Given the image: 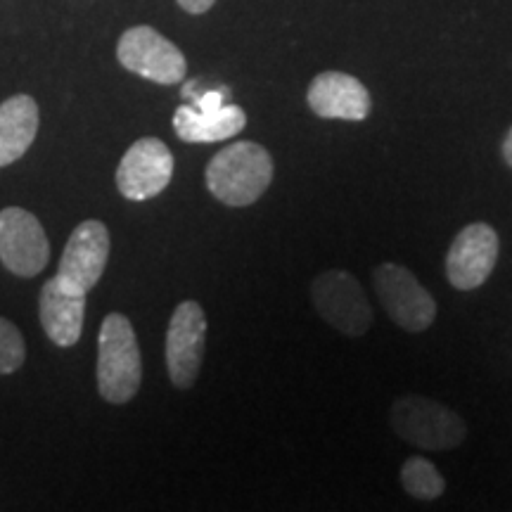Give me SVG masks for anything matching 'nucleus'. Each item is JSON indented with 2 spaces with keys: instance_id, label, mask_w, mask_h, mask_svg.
Here are the masks:
<instances>
[{
  "instance_id": "423d86ee",
  "label": "nucleus",
  "mask_w": 512,
  "mask_h": 512,
  "mask_svg": "<svg viewBox=\"0 0 512 512\" xmlns=\"http://www.w3.org/2000/svg\"><path fill=\"white\" fill-rule=\"evenodd\" d=\"M110 259V230L102 221H83L69 235L55 280L67 292L88 294L100 283Z\"/></svg>"
},
{
  "instance_id": "aec40b11",
  "label": "nucleus",
  "mask_w": 512,
  "mask_h": 512,
  "mask_svg": "<svg viewBox=\"0 0 512 512\" xmlns=\"http://www.w3.org/2000/svg\"><path fill=\"white\" fill-rule=\"evenodd\" d=\"M503 157H505V162L512 166V128H510V133L503 140Z\"/></svg>"
},
{
  "instance_id": "9b49d317",
  "label": "nucleus",
  "mask_w": 512,
  "mask_h": 512,
  "mask_svg": "<svg viewBox=\"0 0 512 512\" xmlns=\"http://www.w3.org/2000/svg\"><path fill=\"white\" fill-rule=\"evenodd\" d=\"M498 247V233L486 223H472L460 230L446 256L448 283L463 292L484 285L498 261Z\"/></svg>"
},
{
  "instance_id": "a211bd4d",
  "label": "nucleus",
  "mask_w": 512,
  "mask_h": 512,
  "mask_svg": "<svg viewBox=\"0 0 512 512\" xmlns=\"http://www.w3.org/2000/svg\"><path fill=\"white\" fill-rule=\"evenodd\" d=\"M223 95H226V91H207L202 95H192L190 107H195L197 112H214L226 105V102H223Z\"/></svg>"
},
{
  "instance_id": "dca6fc26",
  "label": "nucleus",
  "mask_w": 512,
  "mask_h": 512,
  "mask_svg": "<svg viewBox=\"0 0 512 512\" xmlns=\"http://www.w3.org/2000/svg\"><path fill=\"white\" fill-rule=\"evenodd\" d=\"M401 484L408 494L413 498H420V501H434V498H439L446 489L444 477L439 475L437 467H434L430 460L420 456L408 458L406 463H403Z\"/></svg>"
},
{
  "instance_id": "f3484780",
  "label": "nucleus",
  "mask_w": 512,
  "mask_h": 512,
  "mask_svg": "<svg viewBox=\"0 0 512 512\" xmlns=\"http://www.w3.org/2000/svg\"><path fill=\"white\" fill-rule=\"evenodd\" d=\"M27 358L24 337L15 323L8 318H0V375H10L22 368Z\"/></svg>"
},
{
  "instance_id": "20e7f679",
  "label": "nucleus",
  "mask_w": 512,
  "mask_h": 512,
  "mask_svg": "<svg viewBox=\"0 0 512 512\" xmlns=\"http://www.w3.org/2000/svg\"><path fill=\"white\" fill-rule=\"evenodd\" d=\"M313 306L325 323L349 337L366 335L373 325L366 292L349 271H325L311 285Z\"/></svg>"
},
{
  "instance_id": "2eb2a0df",
  "label": "nucleus",
  "mask_w": 512,
  "mask_h": 512,
  "mask_svg": "<svg viewBox=\"0 0 512 512\" xmlns=\"http://www.w3.org/2000/svg\"><path fill=\"white\" fill-rule=\"evenodd\" d=\"M38 105L29 95H12L0 105V166L24 157L38 133Z\"/></svg>"
},
{
  "instance_id": "39448f33",
  "label": "nucleus",
  "mask_w": 512,
  "mask_h": 512,
  "mask_svg": "<svg viewBox=\"0 0 512 512\" xmlns=\"http://www.w3.org/2000/svg\"><path fill=\"white\" fill-rule=\"evenodd\" d=\"M373 285L384 311L406 332H425L437 318V302L408 268L399 264L377 266Z\"/></svg>"
},
{
  "instance_id": "f257e3e1",
  "label": "nucleus",
  "mask_w": 512,
  "mask_h": 512,
  "mask_svg": "<svg viewBox=\"0 0 512 512\" xmlns=\"http://www.w3.org/2000/svg\"><path fill=\"white\" fill-rule=\"evenodd\" d=\"M273 181V159L261 145L240 140L211 159L207 188L228 207H249Z\"/></svg>"
},
{
  "instance_id": "6e6552de",
  "label": "nucleus",
  "mask_w": 512,
  "mask_h": 512,
  "mask_svg": "<svg viewBox=\"0 0 512 512\" xmlns=\"http://www.w3.org/2000/svg\"><path fill=\"white\" fill-rule=\"evenodd\" d=\"M0 261L19 278H34L48 266V235L31 211L19 207L0 211Z\"/></svg>"
},
{
  "instance_id": "f03ea898",
  "label": "nucleus",
  "mask_w": 512,
  "mask_h": 512,
  "mask_svg": "<svg viewBox=\"0 0 512 512\" xmlns=\"http://www.w3.org/2000/svg\"><path fill=\"white\" fill-rule=\"evenodd\" d=\"M143 382V358L131 320L124 313H110L98 337V392L110 403H128Z\"/></svg>"
},
{
  "instance_id": "1a4fd4ad",
  "label": "nucleus",
  "mask_w": 512,
  "mask_h": 512,
  "mask_svg": "<svg viewBox=\"0 0 512 512\" xmlns=\"http://www.w3.org/2000/svg\"><path fill=\"white\" fill-rule=\"evenodd\" d=\"M207 347V316L197 302L176 306L166 330V368L178 389L195 384Z\"/></svg>"
},
{
  "instance_id": "0eeeda50",
  "label": "nucleus",
  "mask_w": 512,
  "mask_h": 512,
  "mask_svg": "<svg viewBox=\"0 0 512 512\" xmlns=\"http://www.w3.org/2000/svg\"><path fill=\"white\" fill-rule=\"evenodd\" d=\"M117 57L128 72L171 86L183 81L188 64L181 50L152 27H133L119 38Z\"/></svg>"
},
{
  "instance_id": "7ed1b4c3",
  "label": "nucleus",
  "mask_w": 512,
  "mask_h": 512,
  "mask_svg": "<svg viewBox=\"0 0 512 512\" xmlns=\"http://www.w3.org/2000/svg\"><path fill=\"white\" fill-rule=\"evenodd\" d=\"M392 427L403 441L425 451H448L463 444L465 422L444 403L427 396H401L392 406Z\"/></svg>"
},
{
  "instance_id": "ddd939ff",
  "label": "nucleus",
  "mask_w": 512,
  "mask_h": 512,
  "mask_svg": "<svg viewBox=\"0 0 512 512\" xmlns=\"http://www.w3.org/2000/svg\"><path fill=\"white\" fill-rule=\"evenodd\" d=\"M38 316L50 342L62 349L74 347L83 332L86 294L67 292L55 278H50L38 299Z\"/></svg>"
},
{
  "instance_id": "f8f14e48",
  "label": "nucleus",
  "mask_w": 512,
  "mask_h": 512,
  "mask_svg": "<svg viewBox=\"0 0 512 512\" xmlns=\"http://www.w3.org/2000/svg\"><path fill=\"white\" fill-rule=\"evenodd\" d=\"M306 98H309L311 110L323 119L363 121L370 112V93L361 81L349 74H318Z\"/></svg>"
},
{
  "instance_id": "9d476101",
  "label": "nucleus",
  "mask_w": 512,
  "mask_h": 512,
  "mask_svg": "<svg viewBox=\"0 0 512 512\" xmlns=\"http://www.w3.org/2000/svg\"><path fill=\"white\" fill-rule=\"evenodd\" d=\"M174 176V155L159 138H140L117 169V188L126 200L143 202L166 190Z\"/></svg>"
},
{
  "instance_id": "6ab92c4d",
  "label": "nucleus",
  "mask_w": 512,
  "mask_h": 512,
  "mask_svg": "<svg viewBox=\"0 0 512 512\" xmlns=\"http://www.w3.org/2000/svg\"><path fill=\"white\" fill-rule=\"evenodd\" d=\"M214 3L216 0H178V5H181L185 12H190V15H202V12H207Z\"/></svg>"
},
{
  "instance_id": "4468645a",
  "label": "nucleus",
  "mask_w": 512,
  "mask_h": 512,
  "mask_svg": "<svg viewBox=\"0 0 512 512\" xmlns=\"http://www.w3.org/2000/svg\"><path fill=\"white\" fill-rule=\"evenodd\" d=\"M247 126V114L238 105H223L214 112H197L183 105L174 114V128L185 143H219L238 136Z\"/></svg>"
}]
</instances>
